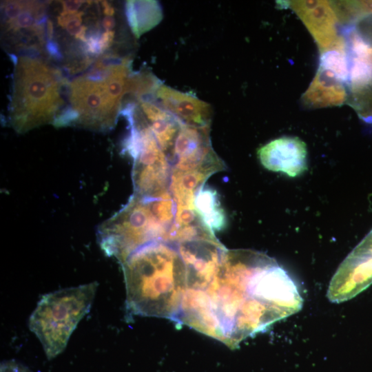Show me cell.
I'll list each match as a JSON object with an SVG mask.
<instances>
[{
	"label": "cell",
	"mask_w": 372,
	"mask_h": 372,
	"mask_svg": "<svg viewBox=\"0 0 372 372\" xmlns=\"http://www.w3.org/2000/svg\"><path fill=\"white\" fill-rule=\"evenodd\" d=\"M302 302L296 283L275 259L254 250L227 249L213 280L186 292L181 321L235 349L298 312Z\"/></svg>",
	"instance_id": "cell-1"
},
{
	"label": "cell",
	"mask_w": 372,
	"mask_h": 372,
	"mask_svg": "<svg viewBox=\"0 0 372 372\" xmlns=\"http://www.w3.org/2000/svg\"><path fill=\"white\" fill-rule=\"evenodd\" d=\"M338 12L335 37L320 52L329 85L364 121L372 123V1H347Z\"/></svg>",
	"instance_id": "cell-2"
},
{
	"label": "cell",
	"mask_w": 372,
	"mask_h": 372,
	"mask_svg": "<svg viewBox=\"0 0 372 372\" xmlns=\"http://www.w3.org/2000/svg\"><path fill=\"white\" fill-rule=\"evenodd\" d=\"M122 267L129 311L178 324L187 278L177 245L163 241L147 244L133 252Z\"/></svg>",
	"instance_id": "cell-3"
},
{
	"label": "cell",
	"mask_w": 372,
	"mask_h": 372,
	"mask_svg": "<svg viewBox=\"0 0 372 372\" xmlns=\"http://www.w3.org/2000/svg\"><path fill=\"white\" fill-rule=\"evenodd\" d=\"M96 282L43 295L29 319V328L41 342L48 360L63 351L80 320L90 310Z\"/></svg>",
	"instance_id": "cell-4"
},
{
	"label": "cell",
	"mask_w": 372,
	"mask_h": 372,
	"mask_svg": "<svg viewBox=\"0 0 372 372\" xmlns=\"http://www.w3.org/2000/svg\"><path fill=\"white\" fill-rule=\"evenodd\" d=\"M168 234L153 212L149 200L135 194L97 229L103 251L115 258L121 265L141 247L154 242H168Z\"/></svg>",
	"instance_id": "cell-5"
},
{
	"label": "cell",
	"mask_w": 372,
	"mask_h": 372,
	"mask_svg": "<svg viewBox=\"0 0 372 372\" xmlns=\"http://www.w3.org/2000/svg\"><path fill=\"white\" fill-rule=\"evenodd\" d=\"M130 132L124 151L133 159L134 194L145 198L161 196L169 191L172 165L138 111L126 115Z\"/></svg>",
	"instance_id": "cell-6"
},
{
	"label": "cell",
	"mask_w": 372,
	"mask_h": 372,
	"mask_svg": "<svg viewBox=\"0 0 372 372\" xmlns=\"http://www.w3.org/2000/svg\"><path fill=\"white\" fill-rule=\"evenodd\" d=\"M209 130V126L181 123L169 158L172 170L194 171L210 176L225 169L224 162L211 146Z\"/></svg>",
	"instance_id": "cell-7"
},
{
	"label": "cell",
	"mask_w": 372,
	"mask_h": 372,
	"mask_svg": "<svg viewBox=\"0 0 372 372\" xmlns=\"http://www.w3.org/2000/svg\"><path fill=\"white\" fill-rule=\"evenodd\" d=\"M372 284V229L342 261L333 276L327 297L340 303L354 298Z\"/></svg>",
	"instance_id": "cell-8"
},
{
	"label": "cell",
	"mask_w": 372,
	"mask_h": 372,
	"mask_svg": "<svg viewBox=\"0 0 372 372\" xmlns=\"http://www.w3.org/2000/svg\"><path fill=\"white\" fill-rule=\"evenodd\" d=\"M261 164L273 172L297 176L307 169V149L305 143L296 136L276 138L258 149Z\"/></svg>",
	"instance_id": "cell-9"
},
{
	"label": "cell",
	"mask_w": 372,
	"mask_h": 372,
	"mask_svg": "<svg viewBox=\"0 0 372 372\" xmlns=\"http://www.w3.org/2000/svg\"><path fill=\"white\" fill-rule=\"evenodd\" d=\"M154 95L156 103L180 123L195 127L210 125L211 105L191 93L160 84Z\"/></svg>",
	"instance_id": "cell-10"
},
{
	"label": "cell",
	"mask_w": 372,
	"mask_h": 372,
	"mask_svg": "<svg viewBox=\"0 0 372 372\" xmlns=\"http://www.w3.org/2000/svg\"><path fill=\"white\" fill-rule=\"evenodd\" d=\"M45 6L32 1H7L3 3V28L10 34L36 36L43 33Z\"/></svg>",
	"instance_id": "cell-11"
},
{
	"label": "cell",
	"mask_w": 372,
	"mask_h": 372,
	"mask_svg": "<svg viewBox=\"0 0 372 372\" xmlns=\"http://www.w3.org/2000/svg\"><path fill=\"white\" fill-rule=\"evenodd\" d=\"M138 102L145 123L169 158L182 123L149 98L139 99Z\"/></svg>",
	"instance_id": "cell-12"
},
{
	"label": "cell",
	"mask_w": 372,
	"mask_h": 372,
	"mask_svg": "<svg viewBox=\"0 0 372 372\" xmlns=\"http://www.w3.org/2000/svg\"><path fill=\"white\" fill-rule=\"evenodd\" d=\"M194 207L203 223L212 232L223 229L227 217L216 190L209 187H200L196 194Z\"/></svg>",
	"instance_id": "cell-13"
},
{
	"label": "cell",
	"mask_w": 372,
	"mask_h": 372,
	"mask_svg": "<svg viewBox=\"0 0 372 372\" xmlns=\"http://www.w3.org/2000/svg\"><path fill=\"white\" fill-rule=\"evenodd\" d=\"M125 14L137 38L156 26L163 19L161 6L156 1H127Z\"/></svg>",
	"instance_id": "cell-14"
},
{
	"label": "cell",
	"mask_w": 372,
	"mask_h": 372,
	"mask_svg": "<svg viewBox=\"0 0 372 372\" xmlns=\"http://www.w3.org/2000/svg\"><path fill=\"white\" fill-rule=\"evenodd\" d=\"M1 372H30L27 368L14 361H8L1 365Z\"/></svg>",
	"instance_id": "cell-15"
},
{
	"label": "cell",
	"mask_w": 372,
	"mask_h": 372,
	"mask_svg": "<svg viewBox=\"0 0 372 372\" xmlns=\"http://www.w3.org/2000/svg\"><path fill=\"white\" fill-rule=\"evenodd\" d=\"M63 4V12H76L79 8L84 3V1H61Z\"/></svg>",
	"instance_id": "cell-16"
},
{
	"label": "cell",
	"mask_w": 372,
	"mask_h": 372,
	"mask_svg": "<svg viewBox=\"0 0 372 372\" xmlns=\"http://www.w3.org/2000/svg\"><path fill=\"white\" fill-rule=\"evenodd\" d=\"M101 24L107 31H110L115 26V21L112 16H106L102 20Z\"/></svg>",
	"instance_id": "cell-17"
}]
</instances>
